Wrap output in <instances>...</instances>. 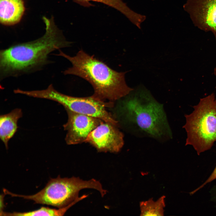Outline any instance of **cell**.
Masks as SVG:
<instances>
[{
  "label": "cell",
  "mask_w": 216,
  "mask_h": 216,
  "mask_svg": "<svg viewBox=\"0 0 216 216\" xmlns=\"http://www.w3.org/2000/svg\"><path fill=\"white\" fill-rule=\"evenodd\" d=\"M112 108V115L119 128L128 133L162 142L172 139L163 105L144 87L134 89L115 102Z\"/></svg>",
  "instance_id": "6da1fadb"
},
{
  "label": "cell",
  "mask_w": 216,
  "mask_h": 216,
  "mask_svg": "<svg viewBox=\"0 0 216 216\" xmlns=\"http://www.w3.org/2000/svg\"><path fill=\"white\" fill-rule=\"evenodd\" d=\"M43 19L46 32L40 38L20 43L1 50L0 79L17 76L36 71L48 64V56L52 52L69 46L62 32L56 25L53 17Z\"/></svg>",
  "instance_id": "7a4b0ae2"
},
{
  "label": "cell",
  "mask_w": 216,
  "mask_h": 216,
  "mask_svg": "<svg viewBox=\"0 0 216 216\" xmlns=\"http://www.w3.org/2000/svg\"><path fill=\"white\" fill-rule=\"evenodd\" d=\"M57 55L68 60L72 66L63 72L65 75H73L80 77L92 86L94 93L92 95L101 101L112 104L129 94L133 88L127 84L125 72H118L106 64L90 56L83 50H80L74 56L61 50Z\"/></svg>",
  "instance_id": "3957f363"
},
{
  "label": "cell",
  "mask_w": 216,
  "mask_h": 216,
  "mask_svg": "<svg viewBox=\"0 0 216 216\" xmlns=\"http://www.w3.org/2000/svg\"><path fill=\"white\" fill-rule=\"evenodd\" d=\"M86 188L97 190L102 197L107 192L101 183L94 178L85 180L79 177L62 178L58 176L56 178H51L43 189L34 195L16 194L8 190L5 193L12 197L33 200L36 203L61 208L68 206L78 198L80 191Z\"/></svg>",
  "instance_id": "277c9868"
},
{
  "label": "cell",
  "mask_w": 216,
  "mask_h": 216,
  "mask_svg": "<svg viewBox=\"0 0 216 216\" xmlns=\"http://www.w3.org/2000/svg\"><path fill=\"white\" fill-rule=\"evenodd\" d=\"M194 110L185 115L183 126L187 133L185 146H192L198 155L211 148L216 141V99L213 93L201 98Z\"/></svg>",
  "instance_id": "5b68a950"
},
{
  "label": "cell",
  "mask_w": 216,
  "mask_h": 216,
  "mask_svg": "<svg viewBox=\"0 0 216 216\" xmlns=\"http://www.w3.org/2000/svg\"><path fill=\"white\" fill-rule=\"evenodd\" d=\"M38 98L51 100L62 105L65 109L74 112L98 118L103 121L118 126L117 121L106 108H110L108 102L98 100L92 96L76 97L67 95L55 90L52 84L45 89L39 90Z\"/></svg>",
  "instance_id": "8992f818"
},
{
  "label": "cell",
  "mask_w": 216,
  "mask_h": 216,
  "mask_svg": "<svg viewBox=\"0 0 216 216\" xmlns=\"http://www.w3.org/2000/svg\"><path fill=\"white\" fill-rule=\"evenodd\" d=\"M119 128L103 121L91 132L85 142L89 143L99 152L118 153L124 144V134Z\"/></svg>",
  "instance_id": "52a82bcc"
},
{
  "label": "cell",
  "mask_w": 216,
  "mask_h": 216,
  "mask_svg": "<svg viewBox=\"0 0 216 216\" xmlns=\"http://www.w3.org/2000/svg\"><path fill=\"white\" fill-rule=\"evenodd\" d=\"M68 118L63 127L67 131L65 140L68 145L85 142L89 134L103 121L98 118L76 113L68 109Z\"/></svg>",
  "instance_id": "ba28073f"
},
{
  "label": "cell",
  "mask_w": 216,
  "mask_h": 216,
  "mask_svg": "<svg viewBox=\"0 0 216 216\" xmlns=\"http://www.w3.org/2000/svg\"><path fill=\"white\" fill-rule=\"evenodd\" d=\"M183 7L195 26L216 38V0H187Z\"/></svg>",
  "instance_id": "9c48e42d"
},
{
  "label": "cell",
  "mask_w": 216,
  "mask_h": 216,
  "mask_svg": "<svg viewBox=\"0 0 216 216\" xmlns=\"http://www.w3.org/2000/svg\"><path fill=\"white\" fill-rule=\"evenodd\" d=\"M25 10L22 0H0V21L10 26L18 22Z\"/></svg>",
  "instance_id": "30bf717a"
},
{
  "label": "cell",
  "mask_w": 216,
  "mask_h": 216,
  "mask_svg": "<svg viewBox=\"0 0 216 216\" xmlns=\"http://www.w3.org/2000/svg\"><path fill=\"white\" fill-rule=\"evenodd\" d=\"M22 116L21 109L16 108L0 116V138L7 149L8 142L17 131L18 120Z\"/></svg>",
  "instance_id": "8fae6325"
},
{
  "label": "cell",
  "mask_w": 216,
  "mask_h": 216,
  "mask_svg": "<svg viewBox=\"0 0 216 216\" xmlns=\"http://www.w3.org/2000/svg\"><path fill=\"white\" fill-rule=\"evenodd\" d=\"M74 2L85 7L92 5L90 2H100L118 10L126 16L133 23L136 22L140 14L130 9L122 0H72Z\"/></svg>",
  "instance_id": "7c38bea8"
},
{
  "label": "cell",
  "mask_w": 216,
  "mask_h": 216,
  "mask_svg": "<svg viewBox=\"0 0 216 216\" xmlns=\"http://www.w3.org/2000/svg\"><path fill=\"white\" fill-rule=\"evenodd\" d=\"M77 199L68 206L58 209H52L49 207H42L33 211L26 212H2L1 214L2 216H63L72 206L80 201Z\"/></svg>",
  "instance_id": "4fadbf2b"
},
{
  "label": "cell",
  "mask_w": 216,
  "mask_h": 216,
  "mask_svg": "<svg viewBox=\"0 0 216 216\" xmlns=\"http://www.w3.org/2000/svg\"><path fill=\"white\" fill-rule=\"evenodd\" d=\"M164 196L160 197L156 201L152 198L140 202L141 216H163L165 207Z\"/></svg>",
  "instance_id": "5bb4252c"
},
{
  "label": "cell",
  "mask_w": 216,
  "mask_h": 216,
  "mask_svg": "<svg viewBox=\"0 0 216 216\" xmlns=\"http://www.w3.org/2000/svg\"><path fill=\"white\" fill-rule=\"evenodd\" d=\"M216 179V166L215 167L214 170L212 172L211 174L210 175L208 178L206 179V180L200 186L198 187L196 189L193 190V191L190 192V193L191 194L193 195L198 190H200L205 185H206L208 183L212 181H214Z\"/></svg>",
  "instance_id": "9a60e30c"
},
{
  "label": "cell",
  "mask_w": 216,
  "mask_h": 216,
  "mask_svg": "<svg viewBox=\"0 0 216 216\" xmlns=\"http://www.w3.org/2000/svg\"><path fill=\"white\" fill-rule=\"evenodd\" d=\"M214 74L216 76V67L214 69Z\"/></svg>",
  "instance_id": "2e32d148"
}]
</instances>
